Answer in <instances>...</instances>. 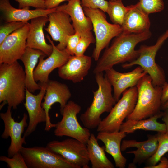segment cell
<instances>
[{
  "label": "cell",
  "instance_id": "6da1fadb",
  "mask_svg": "<svg viewBox=\"0 0 168 168\" xmlns=\"http://www.w3.org/2000/svg\"><path fill=\"white\" fill-rule=\"evenodd\" d=\"M151 35L149 30L140 33H128L123 31L97 61L93 73L103 72L115 65L135 59L138 55V50L135 49L136 46L149 39Z\"/></svg>",
  "mask_w": 168,
  "mask_h": 168
},
{
  "label": "cell",
  "instance_id": "7a4b0ae2",
  "mask_svg": "<svg viewBox=\"0 0 168 168\" xmlns=\"http://www.w3.org/2000/svg\"><path fill=\"white\" fill-rule=\"evenodd\" d=\"M26 88L25 71L17 61L0 64V110L6 104L16 109L25 99Z\"/></svg>",
  "mask_w": 168,
  "mask_h": 168
},
{
  "label": "cell",
  "instance_id": "3957f363",
  "mask_svg": "<svg viewBox=\"0 0 168 168\" xmlns=\"http://www.w3.org/2000/svg\"><path fill=\"white\" fill-rule=\"evenodd\" d=\"M98 88L93 91V98L91 105L82 114L80 119L84 126L89 129L97 128L102 119L100 116L105 112H110L116 104L112 93V86L103 72L95 74Z\"/></svg>",
  "mask_w": 168,
  "mask_h": 168
},
{
  "label": "cell",
  "instance_id": "277c9868",
  "mask_svg": "<svg viewBox=\"0 0 168 168\" xmlns=\"http://www.w3.org/2000/svg\"><path fill=\"white\" fill-rule=\"evenodd\" d=\"M136 86L137 103L133 112L126 119H146L160 112L162 87L154 86L151 78L147 74L139 80Z\"/></svg>",
  "mask_w": 168,
  "mask_h": 168
},
{
  "label": "cell",
  "instance_id": "5b68a950",
  "mask_svg": "<svg viewBox=\"0 0 168 168\" xmlns=\"http://www.w3.org/2000/svg\"><path fill=\"white\" fill-rule=\"evenodd\" d=\"M168 38V29L158 39L156 43L151 46L141 45L138 50V55L135 59L123 64L124 68L138 65L152 78L155 86H162L166 82L164 71L156 62L157 53L165 41Z\"/></svg>",
  "mask_w": 168,
  "mask_h": 168
},
{
  "label": "cell",
  "instance_id": "8992f818",
  "mask_svg": "<svg viewBox=\"0 0 168 168\" xmlns=\"http://www.w3.org/2000/svg\"><path fill=\"white\" fill-rule=\"evenodd\" d=\"M83 8L85 15L90 18L92 23L96 40L92 57L97 61L102 51L108 46L112 38L122 32L123 28L119 25L109 23L105 12L101 10L85 7Z\"/></svg>",
  "mask_w": 168,
  "mask_h": 168
},
{
  "label": "cell",
  "instance_id": "52a82bcc",
  "mask_svg": "<svg viewBox=\"0 0 168 168\" xmlns=\"http://www.w3.org/2000/svg\"><path fill=\"white\" fill-rule=\"evenodd\" d=\"M122 94V97L112 107L109 114L102 119L97 127L98 132L119 131L124 120L133 112L138 98L136 86L126 90Z\"/></svg>",
  "mask_w": 168,
  "mask_h": 168
},
{
  "label": "cell",
  "instance_id": "ba28073f",
  "mask_svg": "<svg viewBox=\"0 0 168 168\" xmlns=\"http://www.w3.org/2000/svg\"><path fill=\"white\" fill-rule=\"evenodd\" d=\"M81 110L78 104L73 101H68L63 109L60 110L62 118L56 124L54 135L59 137H70L86 144L91 133L90 129L82 127L78 121L77 115Z\"/></svg>",
  "mask_w": 168,
  "mask_h": 168
},
{
  "label": "cell",
  "instance_id": "9c48e42d",
  "mask_svg": "<svg viewBox=\"0 0 168 168\" xmlns=\"http://www.w3.org/2000/svg\"><path fill=\"white\" fill-rule=\"evenodd\" d=\"M20 152L28 168H77L46 147H23Z\"/></svg>",
  "mask_w": 168,
  "mask_h": 168
},
{
  "label": "cell",
  "instance_id": "30bf717a",
  "mask_svg": "<svg viewBox=\"0 0 168 168\" xmlns=\"http://www.w3.org/2000/svg\"><path fill=\"white\" fill-rule=\"evenodd\" d=\"M46 147L72 163L77 168H89V159L86 144L73 138L62 141L53 140Z\"/></svg>",
  "mask_w": 168,
  "mask_h": 168
},
{
  "label": "cell",
  "instance_id": "8fae6325",
  "mask_svg": "<svg viewBox=\"0 0 168 168\" xmlns=\"http://www.w3.org/2000/svg\"><path fill=\"white\" fill-rule=\"evenodd\" d=\"M29 29L30 23L27 22L9 35L0 44V64L11 63L20 60L26 48Z\"/></svg>",
  "mask_w": 168,
  "mask_h": 168
},
{
  "label": "cell",
  "instance_id": "7c38bea8",
  "mask_svg": "<svg viewBox=\"0 0 168 168\" xmlns=\"http://www.w3.org/2000/svg\"><path fill=\"white\" fill-rule=\"evenodd\" d=\"M11 108L7 107L6 111L0 114V116L3 120L4 128L1 137L7 139L10 137L11 143L7 150L8 156L12 157L16 152H20L23 144H26L25 138L22 137L25 128L28 124V115L24 113L21 120L16 121L12 116Z\"/></svg>",
  "mask_w": 168,
  "mask_h": 168
},
{
  "label": "cell",
  "instance_id": "4fadbf2b",
  "mask_svg": "<svg viewBox=\"0 0 168 168\" xmlns=\"http://www.w3.org/2000/svg\"><path fill=\"white\" fill-rule=\"evenodd\" d=\"M42 84L44 85L45 89L44 98V101L41 103L47 116L44 130L48 131L52 128H55L56 125V124H52L50 120L49 111L52 106L55 103H59L60 110H62L71 98L72 94L68 87L64 83L49 80L47 82Z\"/></svg>",
  "mask_w": 168,
  "mask_h": 168
},
{
  "label": "cell",
  "instance_id": "5bb4252c",
  "mask_svg": "<svg viewBox=\"0 0 168 168\" xmlns=\"http://www.w3.org/2000/svg\"><path fill=\"white\" fill-rule=\"evenodd\" d=\"M49 24L45 28L53 40L59 42L56 46L59 50L65 49L68 36L76 32L70 16L61 11H55L48 15Z\"/></svg>",
  "mask_w": 168,
  "mask_h": 168
},
{
  "label": "cell",
  "instance_id": "9a60e30c",
  "mask_svg": "<svg viewBox=\"0 0 168 168\" xmlns=\"http://www.w3.org/2000/svg\"><path fill=\"white\" fill-rule=\"evenodd\" d=\"M46 38L53 46V51L49 57L44 59L46 55H41L39 58V63L34 72V77L36 82L41 83L47 82L49 80L50 73L54 69L59 68L64 64L71 56L66 49L59 50L55 46L49 36Z\"/></svg>",
  "mask_w": 168,
  "mask_h": 168
},
{
  "label": "cell",
  "instance_id": "2e32d148",
  "mask_svg": "<svg viewBox=\"0 0 168 168\" xmlns=\"http://www.w3.org/2000/svg\"><path fill=\"white\" fill-rule=\"evenodd\" d=\"M40 91L37 95H34L26 88L25 108L28 113L29 122L28 126L24 133V136L26 137L30 135L36 129L38 124L47 121L46 113L41 106V102L45 93L44 84L39 83Z\"/></svg>",
  "mask_w": 168,
  "mask_h": 168
},
{
  "label": "cell",
  "instance_id": "e0dca14e",
  "mask_svg": "<svg viewBox=\"0 0 168 168\" xmlns=\"http://www.w3.org/2000/svg\"><path fill=\"white\" fill-rule=\"evenodd\" d=\"M105 72V75L113 87V96L116 102L125 91L136 86L139 80L147 74L140 66L127 72H120L113 68Z\"/></svg>",
  "mask_w": 168,
  "mask_h": 168
},
{
  "label": "cell",
  "instance_id": "ac0fdd59",
  "mask_svg": "<svg viewBox=\"0 0 168 168\" xmlns=\"http://www.w3.org/2000/svg\"><path fill=\"white\" fill-rule=\"evenodd\" d=\"M56 11L64 12L70 16L75 32L81 36L88 38L96 42L91 31L93 29L92 22L84 13L80 0H70L67 4L56 7Z\"/></svg>",
  "mask_w": 168,
  "mask_h": 168
},
{
  "label": "cell",
  "instance_id": "d6986e66",
  "mask_svg": "<svg viewBox=\"0 0 168 168\" xmlns=\"http://www.w3.org/2000/svg\"><path fill=\"white\" fill-rule=\"evenodd\" d=\"M89 56H71L68 60L58 68V75L63 79L76 83L82 81L88 74L91 65Z\"/></svg>",
  "mask_w": 168,
  "mask_h": 168
},
{
  "label": "cell",
  "instance_id": "ffe728a7",
  "mask_svg": "<svg viewBox=\"0 0 168 168\" xmlns=\"http://www.w3.org/2000/svg\"><path fill=\"white\" fill-rule=\"evenodd\" d=\"M158 146L157 134L149 135L147 140L138 142L135 140H123L121 149L122 151L130 147H135L137 150L126 152L134 155L133 163L141 164L148 160L156 152Z\"/></svg>",
  "mask_w": 168,
  "mask_h": 168
},
{
  "label": "cell",
  "instance_id": "44dd1931",
  "mask_svg": "<svg viewBox=\"0 0 168 168\" xmlns=\"http://www.w3.org/2000/svg\"><path fill=\"white\" fill-rule=\"evenodd\" d=\"M0 10L6 22L12 21L28 22L41 16H48L55 11L56 7L50 9L36 8L34 10L17 9L10 4L9 0H0Z\"/></svg>",
  "mask_w": 168,
  "mask_h": 168
},
{
  "label": "cell",
  "instance_id": "7402d4cb",
  "mask_svg": "<svg viewBox=\"0 0 168 168\" xmlns=\"http://www.w3.org/2000/svg\"><path fill=\"white\" fill-rule=\"evenodd\" d=\"M31 21L26 47L39 50L49 56L52 52L53 46L46 42L43 31L44 27L49 21L48 16L38 17Z\"/></svg>",
  "mask_w": 168,
  "mask_h": 168
},
{
  "label": "cell",
  "instance_id": "603a6c76",
  "mask_svg": "<svg viewBox=\"0 0 168 168\" xmlns=\"http://www.w3.org/2000/svg\"><path fill=\"white\" fill-rule=\"evenodd\" d=\"M126 133L120 131L112 133L99 132L96 138L104 144L105 150L113 157L117 168H124L127 161L121 149L122 140Z\"/></svg>",
  "mask_w": 168,
  "mask_h": 168
},
{
  "label": "cell",
  "instance_id": "cb8c5ba5",
  "mask_svg": "<svg viewBox=\"0 0 168 168\" xmlns=\"http://www.w3.org/2000/svg\"><path fill=\"white\" fill-rule=\"evenodd\" d=\"M129 9L122 25L123 31L128 33H140L149 30L150 21L149 15L137 6H129Z\"/></svg>",
  "mask_w": 168,
  "mask_h": 168
},
{
  "label": "cell",
  "instance_id": "d4e9b609",
  "mask_svg": "<svg viewBox=\"0 0 168 168\" xmlns=\"http://www.w3.org/2000/svg\"><path fill=\"white\" fill-rule=\"evenodd\" d=\"M163 112H160L147 119L136 120L126 119L121 124L119 131L126 134L133 133L138 130L152 131L158 133H166V127L164 123H160L158 119L162 117Z\"/></svg>",
  "mask_w": 168,
  "mask_h": 168
},
{
  "label": "cell",
  "instance_id": "484cf974",
  "mask_svg": "<svg viewBox=\"0 0 168 168\" xmlns=\"http://www.w3.org/2000/svg\"><path fill=\"white\" fill-rule=\"evenodd\" d=\"M44 55L45 54L39 50L26 47L20 59L25 67L26 88L32 93L40 89V85L34 79V72L40 57Z\"/></svg>",
  "mask_w": 168,
  "mask_h": 168
},
{
  "label": "cell",
  "instance_id": "4316f807",
  "mask_svg": "<svg viewBox=\"0 0 168 168\" xmlns=\"http://www.w3.org/2000/svg\"><path fill=\"white\" fill-rule=\"evenodd\" d=\"M94 134L91 133L86 144L90 161L92 168H114L113 163L107 158L104 146L100 147Z\"/></svg>",
  "mask_w": 168,
  "mask_h": 168
},
{
  "label": "cell",
  "instance_id": "83f0119b",
  "mask_svg": "<svg viewBox=\"0 0 168 168\" xmlns=\"http://www.w3.org/2000/svg\"><path fill=\"white\" fill-rule=\"evenodd\" d=\"M122 1H109L106 12L113 24L121 26L129 9V6L125 7L124 6Z\"/></svg>",
  "mask_w": 168,
  "mask_h": 168
},
{
  "label": "cell",
  "instance_id": "f1b7e54d",
  "mask_svg": "<svg viewBox=\"0 0 168 168\" xmlns=\"http://www.w3.org/2000/svg\"><path fill=\"white\" fill-rule=\"evenodd\" d=\"M158 146L155 153L147 160V166L144 167L149 168L157 164L160 159L168 152V134L166 133H158Z\"/></svg>",
  "mask_w": 168,
  "mask_h": 168
},
{
  "label": "cell",
  "instance_id": "f546056e",
  "mask_svg": "<svg viewBox=\"0 0 168 168\" xmlns=\"http://www.w3.org/2000/svg\"><path fill=\"white\" fill-rule=\"evenodd\" d=\"M137 4L143 12L148 15L161 12L164 8L162 0H139Z\"/></svg>",
  "mask_w": 168,
  "mask_h": 168
},
{
  "label": "cell",
  "instance_id": "4dcf8cb0",
  "mask_svg": "<svg viewBox=\"0 0 168 168\" xmlns=\"http://www.w3.org/2000/svg\"><path fill=\"white\" fill-rule=\"evenodd\" d=\"M0 161L6 163L9 168H28L20 152L16 153L12 157L1 156Z\"/></svg>",
  "mask_w": 168,
  "mask_h": 168
},
{
  "label": "cell",
  "instance_id": "1f68e13d",
  "mask_svg": "<svg viewBox=\"0 0 168 168\" xmlns=\"http://www.w3.org/2000/svg\"><path fill=\"white\" fill-rule=\"evenodd\" d=\"M27 22L12 21L6 22L0 26V44L11 34L24 26Z\"/></svg>",
  "mask_w": 168,
  "mask_h": 168
},
{
  "label": "cell",
  "instance_id": "d6a6232c",
  "mask_svg": "<svg viewBox=\"0 0 168 168\" xmlns=\"http://www.w3.org/2000/svg\"><path fill=\"white\" fill-rule=\"evenodd\" d=\"M82 7L92 9H99L106 12L108 2L105 0H80Z\"/></svg>",
  "mask_w": 168,
  "mask_h": 168
},
{
  "label": "cell",
  "instance_id": "836d02e7",
  "mask_svg": "<svg viewBox=\"0 0 168 168\" xmlns=\"http://www.w3.org/2000/svg\"><path fill=\"white\" fill-rule=\"evenodd\" d=\"M20 9H29L31 7L36 8L45 9V0H15Z\"/></svg>",
  "mask_w": 168,
  "mask_h": 168
},
{
  "label": "cell",
  "instance_id": "e575fe53",
  "mask_svg": "<svg viewBox=\"0 0 168 168\" xmlns=\"http://www.w3.org/2000/svg\"><path fill=\"white\" fill-rule=\"evenodd\" d=\"M81 35L77 32L68 36L65 48L68 54L71 56L75 55L76 47L80 40Z\"/></svg>",
  "mask_w": 168,
  "mask_h": 168
},
{
  "label": "cell",
  "instance_id": "d590c367",
  "mask_svg": "<svg viewBox=\"0 0 168 168\" xmlns=\"http://www.w3.org/2000/svg\"><path fill=\"white\" fill-rule=\"evenodd\" d=\"M95 42L88 38L81 36L80 40L76 48L75 55L79 56L83 55L90 44Z\"/></svg>",
  "mask_w": 168,
  "mask_h": 168
},
{
  "label": "cell",
  "instance_id": "8d00e7d4",
  "mask_svg": "<svg viewBox=\"0 0 168 168\" xmlns=\"http://www.w3.org/2000/svg\"><path fill=\"white\" fill-rule=\"evenodd\" d=\"M70 0H45L46 8L50 9L56 7L61 2Z\"/></svg>",
  "mask_w": 168,
  "mask_h": 168
},
{
  "label": "cell",
  "instance_id": "74e56055",
  "mask_svg": "<svg viewBox=\"0 0 168 168\" xmlns=\"http://www.w3.org/2000/svg\"><path fill=\"white\" fill-rule=\"evenodd\" d=\"M162 87L161 102L162 105L168 101V83L166 82Z\"/></svg>",
  "mask_w": 168,
  "mask_h": 168
},
{
  "label": "cell",
  "instance_id": "f35d334b",
  "mask_svg": "<svg viewBox=\"0 0 168 168\" xmlns=\"http://www.w3.org/2000/svg\"><path fill=\"white\" fill-rule=\"evenodd\" d=\"M159 161L158 164L151 166L149 168H168V159L166 158L163 156Z\"/></svg>",
  "mask_w": 168,
  "mask_h": 168
},
{
  "label": "cell",
  "instance_id": "ab89813d",
  "mask_svg": "<svg viewBox=\"0 0 168 168\" xmlns=\"http://www.w3.org/2000/svg\"><path fill=\"white\" fill-rule=\"evenodd\" d=\"M162 117V120L166 125V133L168 134V108L165 110Z\"/></svg>",
  "mask_w": 168,
  "mask_h": 168
},
{
  "label": "cell",
  "instance_id": "60d3db41",
  "mask_svg": "<svg viewBox=\"0 0 168 168\" xmlns=\"http://www.w3.org/2000/svg\"><path fill=\"white\" fill-rule=\"evenodd\" d=\"M161 108L164 110L168 108V101L161 106Z\"/></svg>",
  "mask_w": 168,
  "mask_h": 168
},
{
  "label": "cell",
  "instance_id": "b9f144b4",
  "mask_svg": "<svg viewBox=\"0 0 168 168\" xmlns=\"http://www.w3.org/2000/svg\"><path fill=\"white\" fill-rule=\"evenodd\" d=\"M112 0V1H114V0Z\"/></svg>",
  "mask_w": 168,
  "mask_h": 168
}]
</instances>
